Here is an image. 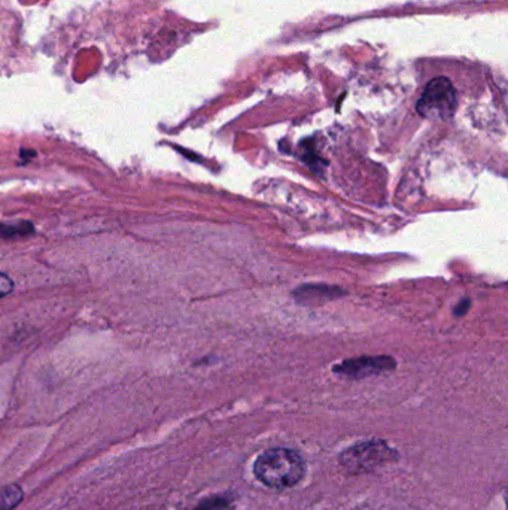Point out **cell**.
<instances>
[{
	"label": "cell",
	"instance_id": "cell-8",
	"mask_svg": "<svg viewBox=\"0 0 508 510\" xmlns=\"http://www.w3.org/2000/svg\"><path fill=\"white\" fill-rule=\"evenodd\" d=\"M230 506V498L225 496L207 497L205 500L200 501L194 510H227Z\"/></svg>",
	"mask_w": 508,
	"mask_h": 510
},
{
	"label": "cell",
	"instance_id": "cell-7",
	"mask_svg": "<svg viewBox=\"0 0 508 510\" xmlns=\"http://www.w3.org/2000/svg\"><path fill=\"white\" fill-rule=\"evenodd\" d=\"M35 231L33 225L30 223H21V224H0V238L4 239H14L20 236H26Z\"/></svg>",
	"mask_w": 508,
	"mask_h": 510
},
{
	"label": "cell",
	"instance_id": "cell-1",
	"mask_svg": "<svg viewBox=\"0 0 508 510\" xmlns=\"http://www.w3.org/2000/svg\"><path fill=\"white\" fill-rule=\"evenodd\" d=\"M254 475L266 487L285 490L294 487L304 478L306 463L297 451L273 448L255 459Z\"/></svg>",
	"mask_w": 508,
	"mask_h": 510
},
{
	"label": "cell",
	"instance_id": "cell-10",
	"mask_svg": "<svg viewBox=\"0 0 508 510\" xmlns=\"http://www.w3.org/2000/svg\"><path fill=\"white\" fill-rule=\"evenodd\" d=\"M470 300H464V302H461V303L457 304V310H455V315H457V317H462V315H465L466 312H468V310H470Z\"/></svg>",
	"mask_w": 508,
	"mask_h": 510
},
{
	"label": "cell",
	"instance_id": "cell-5",
	"mask_svg": "<svg viewBox=\"0 0 508 510\" xmlns=\"http://www.w3.org/2000/svg\"><path fill=\"white\" fill-rule=\"evenodd\" d=\"M343 294L340 288L328 286H303L295 290L294 295L300 302H322V300L336 299Z\"/></svg>",
	"mask_w": 508,
	"mask_h": 510
},
{
	"label": "cell",
	"instance_id": "cell-6",
	"mask_svg": "<svg viewBox=\"0 0 508 510\" xmlns=\"http://www.w3.org/2000/svg\"><path fill=\"white\" fill-rule=\"evenodd\" d=\"M24 498L23 488L19 483H11L0 488V510H14Z\"/></svg>",
	"mask_w": 508,
	"mask_h": 510
},
{
	"label": "cell",
	"instance_id": "cell-2",
	"mask_svg": "<svg viewBox=\"0 0 508 510\" xmlns=\"http://www.w3.org/2000/svg\"><path fill=\"white\" fill-rule=\"evenodd\" d=\"M396 459L398 452L392 450L391 446L382 439L359 442L356 445L343 451L339 457L341 467L354 475L373 472L376 468L387 466Z\"/></svg>",
	"mask_w": 508,
	"mask_h": 510
},
{
	"label": "cell",
	"instance_id": "cell-3",
	"mask_svg": "<svg viewBox=\"0 0 508 510\" xmlns=\"http://www.w3.org/2000/svg\"><path fill=\"white\" fill-rule=\"evenodd\" d=\"M457 90L444 76L435 78L425 87L418 102V113L429 120H449L457 109Z\"/></svg>",
	"mask_w": 508,
	"mask_h": 510
},
{
	"label": "cell",
	"instance_id": "cell-9",
	"mask_svg": "<svg viewBox=\"0 0 508 510\" xmlns=\"http://www.w3.org/2000/svg\"><path fill=\"white\" fill-rule=\"evenodd\" d=\"M14 291V282L11 281L10 277H6L5 273H0V299L10 295Z\"/></svg>",
	"mask_w": 508,
	"mask_h": 510
},
{
	"label": "cell",
	"instance_id": "cell-4",
	"mask_svg": "<svg viewBox=\"0 0 508 510\" xmlns=\"http://www.w3.org/2000/svg\"><path fill=\"white\" fill-rule=\"evenodd\" d=\"M396 363L392 357H359L354 360H346L334 367V373L346 376L350 380H363L369 376L380 375L395 369Z\"/></svg>",
	"mask_w": 508,
	"mask_h": 510
}]
</instances>
